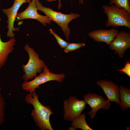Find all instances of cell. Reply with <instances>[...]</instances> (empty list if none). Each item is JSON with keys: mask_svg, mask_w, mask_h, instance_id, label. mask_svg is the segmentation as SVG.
<instances>
[{"mask_svg": "<svg viewBox=\"0 0 130 130\" xmlns=\"http://www.w3.org/2000/svg\"><path fill=\"white\" fill-rule=\"evenodd\" d=\"M35 3L38 10L43 12L51 20L61 27L66 40H68L71 32L70 29L68 26L69 23L73 20L80 17L81 15L73 12L69 14H65L55 11L49 7L43 6L39 0H36Z\"/></svg>", "mask_w": 130, "mask_h": 130, "instance_id": "2", "label": "cell"}, {"mask_svg": "<svg viewBox=\"0 0 130 130\" xmlns=\"http://www.w3.org/2000/svg\"><path fill=\"white\" fill-rule=\"evenodd\" d=\"M86 103L84 100H80L74 96H71L64 100L63 109L65 120L72 121L81 114L86 107Z\"/></svg>", "mask_w": 130, "mask_h": 130, "instance_id": "6", "label": "cell"}, {"mask_svg": "<svg viewBox=\"0 0 130 130\" xmlns=\"http://www.w3.org/2000/svg\"><path fill=\"white\" fill-rule=\"evenodd\" d=\"M17 0L23 1L26 2H30L31 0Z\"/></svg>", "mask_w": 130, "mask_h": 130, "instance_id": "22", "label": "cell"}, {"mask_svg": "<svg viewBox=\"0 0 130 130\" xmlns=\"http://www.w3.org/2000/svg\"><path fill=\"white\" fill-rule=\"evenodd\" d=\"M86 116L83 113L75 118L72 121L71 124L76 130L79 128L83 130H92L86 121Z\"/></svg>", "mask_w": 130, "mask_h": 130, "instance_id": "15", "label": "cell"}, {"mask_svg": "<svg viewBox=\"0 0 130 130\" xmlns=\"http://www.w3.org/2000/svg\"><path fill=\"white\" fill-rule=\"evenodd\" d=\"M5 103L3 97L0 92V126L5 121Z\"/></svg>", "mask_w": 130, "mask_h": 130, "instance_id": "17", "label": "cell"}, {"mask_svg": "<svg viewBox=\"0 0 130 130\" xmlns=\"http://www.w3.org/2000/svg\"><path fill=\"white\" fill-rule=\"evenodd\" d=\"M1 20L0 17V23ZM16 41L14 37L7 41L3 42L1 39L0 33V70L7 62L9 55L13 52Z\"/></svg>", "mask_w": 130, "mask_h": 130, "instance_id": "13", "label": "cell"}, {"mask_svg": "<svg viewBox=\"0 0 130 130\" xmlns=\"http://www.w3.org/2000/svg\"><path fill=\"white\" fill-rule=\"evenodd\" d=\"M0 84H1V83H0V92L1 90V85H0Z\"/></svg>", "mask_w": 130, "mask_h": 130, "instance_id": "26", "label": "cell"}, {"mask_svg": "<svg viewBox=\"0 0 130 130\" xmlns=\"http://www.w3.org/2000/svg\"><path fill=\"white\" fill-rule=\"evenodd\" d=\"M85 44L84 43H69L68 45L64 48V51L66 53L73 51L84 46Z\"/></svg>", "mask_w": 130, "mask_h": 130, "instance_id": "18", "label": "cell"}, {"mask_svg": "<svg viewBox=\"0 0 130 130\" xmlns=\"http://www.w3.org/2000/svg\"><path fill=\"white\" fill-rule=\"evenodd\" d=\"M25 101L33 106L34 109L32 110L31 115L40 130H53L50 120V116L53 113L49 106L44 105L40 102L36 91L27 94Z\"/></svg>", "mask_w": 130, "mask_h": 130, "instance_id": "1", "label": "cell"}, {"mask_svg": "<svg viewBox=\"0 0 130 130\" xmlns=\"http://www.w3.org/2000/svg\"><path fill=\"white\" fill-rule=\"evenodd\" d=\"M40 74L31 81H24L22 84V89L27 92L32 93L39 88L41 84L51 81L61 82L65 77V75L63 73L56 74L50 72L46 65Z\"/></svg>", "mask_w": 130, "mask_h": 130, "instance_id": "5", "label": "cell"}, {"mask_svg": "<svg viewBox=\"0 0 130 130\" xmlns=\"http://www.w3.org/2000/svg\"><path fill=\"white\" fill-rule=\"evenodd\" d=\"M69 130H76L72 126L71 127H70L69 128Z\"/></svg>", "mask_w": 130, "mask_h": 130, "instance_id": "23", "label": "cell"}, {"mask_svg": "<svg viewBox=\"0 0 130 130\" xmlns=\"http://www.w3.org/2000/svg\"><path fill=\"white\" fill-rule=\"evenodd\" d=\"M25 3V2L24 1L14 0V3L11 7L2 9V11L6 15L7 18L6 21L8 29L6 33L7 37L11 38L14 37L15 34L13 31L19 30V28H16L14 27V23L19 9L21 6Z\"/></svg>", "mask_w": 130, "mask_h": 130, "instance_id": "10", "label": "cell"}, {"mask_svg": "<svg viewBox=\"0 0 130 130\" xmlns=\"http://www.w3.org/2000/svg\"><path fill=\"white\" fill-rule=\"evenodd\" d=\"M59 1V3L58 4V9L59 10V9L61 8V6H62V5L61 4V2L60 1L61 0H58ZM79 1V0H77Z\"/></svg>", "mask_w": 130, "mask_h": 130, "instance_id": "21", "label": "cell"}, {"mask_svg": "<svg viewBox=\"0 0 130 130\" xmlns=\"http://www.w3.org/2000/svg\"><path fill=\"white\" fill-rule=\"evenodd\" d=\"M118 32L114 28L109 29H100L93 30L88 33L89 36L98 42H104L110 45Z\"/></svg>", "mask_w": 130, "mask_h": 130, "instance_id": "12", "label": "cell"}, {"mask_svg": "<svg viewBox=\"0 0 130 130\" xmlns=\"http://www.w3.org/2000/svg\"><path fill=\"white\" fill-rule=\"evenodd\" d=\"M24 49L27 52L29 59L26 64L22 65L24 72L22 78L25 81H27L36 77L38 73L41 72L46 65L44 61L39 58V54L27 43L25 45Z\"/></svg>", "mask_w": 130, "mask_h": 130, "instance_id": "4", "label": "cell"}, {"mask_svg": "<svg viewBox=\"0 0 130 130\" xmlns=\"http://www.w3.org/2000/svg\"><path fill=\"white\" fill-rule=\"evenodd\" d=\"M113 4L118 7L124 8L130 13V0H110L109 5Z\"/></svg>", "mask_w": 130, "mask_h": 130, "instance_id": "16", "label": "cell"}, {"mask_svg": "<svg viewBox=\"0 0 130 130\" xmlns=\"http://www.w3.org/2000/svg\"><path fill=\"white\" fill-rule=\"evenodd\" d=\"M109 47L117 53L120 58H123L125 50L130 47V33L123 30L118 32Z\"/></svg>", "mask_w": 130, "mask_h": 130, "instance_id": "9", "label": "cell"}, {"mask_svg": "<svg viewBox=\"0 0 130 130\" xmlns=\"http://www.w3.org/2000/svg\"><path fill=\"white\" fill-rule=\"evenodd\" d=\"M84 0H79V3L80 4H81L83 3Z\"/></svg>", "mask_w": 130, "mask_h": 130, "instance_id": "24", "label": "cell"}, {"mask_svg": "<svg viewBox=\"0 0 130 130\" xmlns=\"http://www.w3.org/2000/svg\"><path fill=\"white\" fill-rule=\"evenodd\" d=\"M96 84L102 89L109 101L114 102L117 105H120V88L118 85L110 80H98Z\"/></svg>", "mask_w": 130, "mask_h": 130, "instance_id": "11", "label": "cell"}, {"mask_svg": "<svg viewBox=\"0 0 130 130\" xmlns=\"http://www.w3.org/2000/svg\"><path fill=\"white\" fill-rule=\"evenodd\" d=\"M119 88L120 106L122 110L125 111L130 107V89L122 85Z\"/></svg>", "mask_w": 130, "mask_h": 130, "instance_id": "14", "label": "cell"}, {"mask_svg": "<svg viewBox=\"0 0 130 130\" xmlns=\"http://www.w3.org/2000/svg\"><path fill=\"white\" fill-rule=\"evenodd\" d=\"M47 1L49 2H51L56 1V0H46Z\"/></svg>", "mask_w": 130, "mask_h": 130, "instance_id": "25", "label": "cell"}, {"mask_svg": "<svg viewBox=\"0 0 130 130\" xmlns=\"http://www.w3.org/2000/svg\"><path fill=\"white\" fill-rule=\"evenodd\" d=\"M103 8L107 17L106 27L124 26L130 29V13L127 10L113 4L103 5Z\"/></svg>", "mask_w": 130, "mask_h": 130, "instance_id": "3", "label": "cell"}, {"mask_svg": "<svg viewBox=\"0 0 130 130\" xmlns=\"http://www.w3.org/2000/svg\"><path fill=\"white\" fill-rule=\"evenodd\" d=\"M51 34H52L56 39L57 42L60 47L63 48H65L68 45L69 43L62 39L60 37L55 33L52 29L49 30Z\"/></svg>", "mask_w": 130, "mask_h": 130, "instance_id": "19", "label": "cell"}, {"mask_svg": "<svg viewBox=\"0 0 130 130\" xmlns=\"http://www.w3.org/2000/svg\"><path fill=\"white\" fill-rule=\"evenodd\" d=\"M84 99L86 103L91 108V110L88 112V114L91 119L95 117L99 109L108 110L110 107V101L96 94L90 93L86 94L84 95Z\"/></svg>", "mask_w": 130, "mask_h": 130, "instance_id": "7", "label": "cell"}, {"mask_svg": "<svg viewBox=\"0 0 130 130\" xmlns=\"http://www.w3.org/2000/svg\"><path fill=\"white\" fill-rule=\"evenodd\" d=\"M36 0H32L27 7L22 12L17 13L16 20L17 21L26 19H32L38 21L44 26L50 24L51 20L46 15L39 14L36 4Z\"/></svg>", "mask_w": 130, "mask_h": 130, "instance_id": "8", "label": "cell"}, {"mask_svg": "<svg viewBox=\"0 0 130 130\" xmlns=\"http://www.w3.org/2000/svg\"><path fill=\"white\" fill-rule=\"evenodd\" d=\"M118 71L122 72L126 74L129 77H130V63L129 61L125 64L124 67L120 70H117Z\"/></svg>", "mask_w": 130, "mask_h": 130, "instance_id": "20", "label": "cell"}]
</instances>
